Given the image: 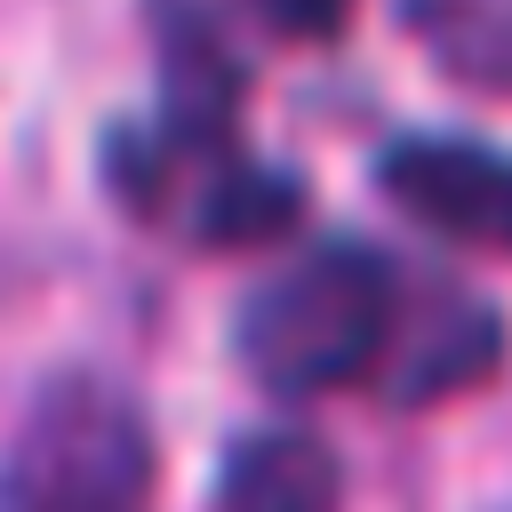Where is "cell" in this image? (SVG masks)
Wrapping results in <instances>:
<instances>
[{"label": "cell", "instance_id": "3", "mask_svg": "<svg viewBox=\"0 0 512 512\" xmlns=\"http://www.w3.org/2000/svg\"><path fill=\"white\" fill-rule=\"evenodd\" d=\"M392 208H408L448 248H504L512 232V176L472 136H400L376 160Z\"/></svg>", "mask_w": 512, "mask_h": 512}, {"label": "cell", "instance_id": "4", "mask_svg": "<svg viewBox=\"0 0 512 512\" xmlns=\"http://www.w3.org/2000/svg\"><path fill=\"white\" fill-rule=\"evenodd\" d=\"M216 512H336V456L312 432H248L224 456Z\"/></svg>", "mask_w": 512, "mask_h": 512}, {"label": "cell", "instance_id": "2", "mask_svg": "<svg viewBox=\"0 0 512 512\" xmlns=\"http://www.w3.org/2000/svg\"><path fill=\"white\" fill-rule=\"evenodd\" d=\"M0 512H152L144 400L104 368H56L0 448Z\"/></svg>", "mask_w": 512, "mask_h": 512}, {"label": "cell", "instance_id": "1", "mask_svg": "<svg viewBox=\"0 0 512 512\" xmlns=\"http://www.w3.org/2000/svg\"><path fill=\"white\" fill-rule=\"evenodd\" d=\"M392 328V272L360 240H320L264 272L256 296L240 304V368L280 400L344 392L384 368Z\"/></svg>", "mask_w": 512, "mask_h": 512}, {"label": "cell", "instance_id": "6", "mask_svg": "<svg viewBox=\"0 0 512 512\" xmlns=\"http://www.w3.org/2000/svg\"><path fill=\"white\" fill-rule=\"evenodd\" d=\"M256 8V24H272L280 40H328L344 16H352V0H248Z\"/></svg>", "mask_w": 512, "mask_h": 512}, {"label": "cell", "instance_id": "5", "mask_svg": "<svg viewBox=\"0 0 512 512\" xmlns=\"http://www.w3.org/2000/svg\"><path fill=\"white\" fill-rule=\"evenodd\" d=\"M408 16H416V32L456 64V72H472V80H496V64H504V8L496 0H408Z\"/></svg>", "mask_w": 512, "mask_h": 512}]
</instances>
